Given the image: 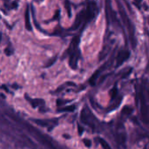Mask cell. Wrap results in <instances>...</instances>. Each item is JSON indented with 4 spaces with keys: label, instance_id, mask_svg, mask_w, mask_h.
I'll list each match as a JSON object with an SVG mask.
<instances>
[{
    "label": "cell",
    "instance_id": "obj_16",
    "mask_svg": "<svg viewBox=\"0 0 149 149\" xmlns=\"http://www.w3.org/2000/svg\"><path fill=\"white\" fill-rule=\"evenodd\" d=\"M13 52H14V50L12 49V47H11L10 44H9L8 47H6V48H5V50H4V53L6 54V56H10Z\"/></svg>",
    "mask_w": 149,
    "mask_h": 149
},
{
    "label": "cell",
    "instance_id": "obj_5",
    "mask_svg": "<svg viewBox=\"0 0 149 149\" xmlns=\"http://www.w3.org/2000/svg\"><path fill=\"white\" fill-rule=\"evenodd\" d=\"M130 55H131V52L127 49L120 50L118 52L117 57H116V67H119L121 65H123L129 58Z\"/></svg>",
    "mask_w": 149,
    "mask_h": 149
},
{
    "label": "cell",
    "instance_id": "obj_6",
    "mask_svg": "<svg viewBox=\"0 0 149 149\" xmlns=\"http://www.w3.org/2000/svg\"><path fill=\"white\" fill-rule=\"evenodd\" d=\"M111 60L112 59H110L109 61H107L106 64H104L101 67H100L93 74V76L90 78V79H89V83H90V85L92 86H94L95 85H96V81H97V79H98V78L100 77V75L101 74V72H103V71L104 70H106L108 66H109V65H110V62H111Z\"/></svg>",
    "mask_w": 149,
    "mask_h": 149
},
{
    "label": "cell",
    "instance_id": "obj_12",
    "mask_svg": "<svg viewBox=\"0 0 149 149\" xmlns=\"http://www.w3.org/2000/svg\"><path fill=\"white\" fill-rule=\"evenodd\" d=\"M133 111H134V109H133L132 107H125L122 109L121 113H122L123 115L128 116V115H130V114L133 113Z\"/></svg>",
    "mask_w": 149,
    "mask_h": 149
},
{
    "label": "cell",
    "instance_id": "obj_22",
    "mask_svg": "<svg viewBox=\"0 0 149 149\" xmlns=\"http://www.w3.org/2000/svg\"><path fill=\"white\" fill-rule=\"evenodd\" d=\"M148 24H149V16L148 17Z\"/></svg>",
    "mask_w": 149,
    "mask_h": 149
},
{
    "label": "cell",
    "instance_id": "obj_2",
    "mask_svg": "<svg viewBox=\"0 0 149 149\" xmlns=\"http://www.w3.org/2000/svg\"><path fill=\"white\" fill-rule=\"evenodd\" d=\"M140 99H141V118L143 120V122L146 124L149 123V111L148 105L146 103V99L142 93L141 91H140Z\"/></svg>",
    "mask_w": 149,
    "mask_h": 149
},
{
    "label": "cell",
    "instance_id": "obj_10",
    "mask_svg": "<svg viewBox=\"0 0 149 149\" xmlns=\"http://www.w3.org/2000/svg\"><path fill=\"white\" fill-rule=\"evenodd\" d=\"M25 98H26V100L31 103V105L32 106V107H34V108H36V107H39V106H44L45 105V100H41V99H36V100H31L30 97H27V96H25Z\"/></svg>",
    "mask_w": 149,
    "mask_h": 149
},
{
    "label": "cell",
    "instance_id": "obj_21",
    "mask_svg": "<svg viewBox=\"0 0 149 149\" xmlns=\"http://www.w3.org/2000/svg\"><path fill=\"white\" fill-rule=\"evenodd\" d=\"M82 133H83V131H82V127H81L80 126H79V135H81V134H82Z\"/></svg>",
    "mask_w": 149,
    "mask_h": 149
},
{
    "label": "cell",
    "instance_id": "obj_15",
    "mask_svg": "<svg viewBox=\"0 0 149 149\" xmlns=\"http://www.w3.org/2000/svg\"><path fill=\"white\" fill-rule=\"evenodd\" d=\"M65 7L67 10L68 13V17H72V10H71V3L68 0H65Z\"/></svg>",
    "mask_w": 149,
    "mask_h": 149
},
{
    "label": "cell",
    "instance_id": "obj_11",
    "mask_svg": "<svg viewBox=\"0 0 149 149\" xmlns=\"http://www.w3.org/2000/svg\"><path fill=\"white\" fill-rule=\"evenodd\" d=\"M74 110H75V106L72 105V106H67L65 107H61L58 111V112H73Z\"/></svg>",
    "mask_w": 149,
    "mask_h": 149
},
{
    "label": "cell",
    "instance_id": "obj_1",
    "mask_svg": "<svg viewBox=\"0 0 149 149\" xmlns=\"http://www.w3.org/2000/svg\"><path fill=\"white\" fill-rule=\"evenodd\" d=\"M117 4H118V8H119V13L120 16L121 17V20L124 24V25L126 26L127 30V33H128V38L131 43V45L133 47V49L136 48L137 45V38L135 36V28L134 25L133 24V22L131 21V19L129 18L128 15L127 14V11L125 10V8L123 7V5L121 4V3L119 0H116Z\"/></svg>",
    "mask_w": 149,
    "mask_h": 149
},
{
    "label": "cell",
    "instance_id": "obj_23",
    "mask_svg": "<svg viewBox=\"0 0 149 149\" xmlns=\"http://www.w3.org/2000/svg\"><path fill=\"white\" fill-rule=\"evenodd\" d=\"M148 70H149V64H148Z\"/></svg>",
    "mask_w": 149,
    "mask_h": 149
},
{
    "label": "cell",
    "instance_id": "obj_17",
    "mask_svg": "<svg viewBox=\"0 0 149 149\" xmlns=\"http://www.w3.org/2000/svg\"><path fill=\"white\" fill-rule=\"evenodd\" d=\"M56 60H57V56H55V57H53L52 58H51L50 60H48V62L45 64V68H47V67H50V66H52L55 62H56Z\"/></svg>",
    "mask_w": 149,
    "mask_h": 149
},
{
    "label": "cell",
    "instance_id": "obj_13",
    "mask_svg": "<svg viewBox=\"0 0 149 149\" xmlns=\"http://www.w3.org/2000/svg\"><path fill=\"white\" fill-rule=\"evenodd\" d=\"M110 95H111V100H112V101H114L115 98L118 96V89H117L116 86H114V87L111 90Z\"/></svg>",
    "mask_w": 149,
    "mask_h": 149
},
{
    "label": "cell",
    "instance_id": "obj_14",
    "mask_svg": "<svg viewBox=\"0 0 149 149\" xmlns=\"http://www.w3.org/2000/svg\"><path fill=\"white\" fill-rule=\"evenodd\" d=\"M98 140H99L100 144L101 145V147L103 148V149H112L111 148V147L109 146V144H108V143H107L104 139H102V138H99Z\"/></svg>",
    "mask_w": 149,
    "mask_h": 149
},
{
    "label": "cell",
    "instance_id": "obj_7",
    "mask_svg": "<svg viewBox=\"0 0 149 149\" xmlns=\"http://www.w3.org/2000/svg\"><path fill=\"white\" fill-rule=\"evenodd\" d=\"M80 58V52L79 49L72 52L69 56V65L72 70H76L78 67V61Z\"/></svg>",
    "mask_w": 149,
    "mask_h": 149
},
{
    "label": "cell",
    "instance_id": "obj_4",
    "mask_svg": "<svg viewBox=\"0 0 149 149\" xmlns=\"http://www.w3.org/2000/svg\"><path fill=\"white\" fill-rule=\"evenodd\" d=\"M86 13H85V23L87 24L88 22H90L91 20H93L96 15L97 12V7H96V3L93 1L89 2V3L86 6V9H85Z\"/></svg>",
    "mask_w": 149,
    "mask_h": 149
},
{
    "label": "cell",
    "instance_id": "obj_19",
    "mask_svg": "<svg viewBox=\"0 0 149 149\" xmlns=\"http://www.w3.org/2000/svg\"><path fill=\"white\" fill-rule=\"evenodd\" d=\"M142 3V0H134V3L140 9L141 6V3Z\"/></svg>",
    "mask_w": 149,
    "mask_h": 149
},
{
    "label": "cell",
    "instance_id": "obj_8",
    "mask_svg": "<svg viewBox=\"0 0 149 149\" xmlns=\"http://www.w3.org/2000/svg\"><path fill=\"white\" fill-rule=\"evenodd\" d=\"M85 13H86V10H82L77 16H76V18H75V21L73 23V24L72 25V27L69 29L70 31H75L77 30L80 24L85 22Z\"/></svg>",
    "mask_w": 149,
    "mask_h": 149
},
{
    "label": "cell",
    "instance_id": "obj_3",
    "mask_svg": "<svg viewBox=\"0 0 149 149\" xmlns=\"http://www.w3.org/2000/svg\"><path fill=\"white\" fill-rule=\"evenodd\" d=\"M80 120L84 124L88 125L89 127H92L93 128H95V126H94L95 118L93 115H92V113L86 107L83 108L81 112V115H80Z\"/></svg>",
    "mask_w": 149,
    "mask_h": 149
},
{
    "label": "cell",
    "instance_id": "obj_9",
    "mask_svg": "<svg viewBox=\"0 0 149 149\" xmlns=\"http://www.w3.org/2000/svg\"><path fill=\"white\" fill-rule=\"evenodd\" d=\"M24 24H25V28L27 31H32L31 20H30V8L28 5L25 9V12H24Z\"/></svg>",
    "mask_w": 149,
    "mask_h": 149
},
{
    "label": "cell",
    "instance_id": "obj_20",
    "mask_svg": "<svg viewBox=\"0 0 149 149\" xmlns=\"http://www.w3.org/2000/svg\"><path fill=\"white\" fill-rule=\"evenodd\" d=\"M59 12H60V10H57V12L55 13V15H54V17H52V20L58 19V17H59Z\"/></svg>",
    "mask_w": 149,
    "mask_h": 149
},
{
    "label": "cell",
    "instance_id": "obj_18",
    "mask_svg": "<svg viewBox=\"0 0 149 149\" xmlns=\"http://www.w3.org/2000/svg\"><path fill=\"white\" fill-rule=\"evenodd\" d=\"M83 143H84V145H85L86 148H90L92 147V141H91L90 140H88V139H84V140H83Z\"/></svg>",
    "mask_w": 149,
    "mask_h": 149
}]
</instances>
